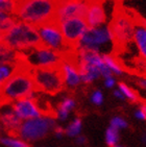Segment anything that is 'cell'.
Instances as JSON below:
<instances>
[{
	"mask_svg": "<svg viewBox=\"0 0 146 147\" xmlns=\"http://www.w3.org/2000/svg\"><path fill=\"white\" fill-rule=\"evenodd\" d=\"M29 66L23 59L22 53L18 51L17 67L14 73L0 87V105L11 102L23 98H29L36 93L34 84Z\"/></svg>",
	"mask_w": 146,
	"mask_h": 147,
	"instance_id": "cell-1",
	"label": "cell"
},
{
	"mask_svg": "<svg viewBox=\"0 0 146 147\" xmlns=\"http://www.w3.org/2000/svg\"><path fill=\"white\" fill-rule=\"evenodd\" d=\"M59 2V0H16L14 16L21 22L38 28L55 20Z\"/></svg>",
	"mask_w": 146,
	"mask_h": 147,
	"instance_id": "cell-2",
	"label": "cell"
},
{
	"mask_svg": "<svg viewBox=\"0 0 146 147\" xmlns=\"http://www.w3.org/2000/svg\"><path fill=\"white\" fill-rule=\"evenodd\" d=\"M115 49L114 37L109 24L89 27L75 47V50H90L100 54H114Z\"/></svg>",
	"mask_w": 146,
	"mask_h": 147,
	"instance_id": "cell-3",
	"label": "cell"
},
{
	"mask_svg": "<svg viewBox=\"0 0 146 147\" xmlns=\"http://www.w3.org/2000/svg\"><path fill=\"white\" fill-rule=\"evenodd\" d=\"M2 42L13 50L19 52H25L43 45L38 29L19 20L7 32L3 34Z\"/></svg>",
	"mask_w": 146,
	"mask_h": 147,
	"instance_id": "cell-4",
	"label": "cell"
},
{
	"mask_svg": "<svg viewBox=\"0 0 146 147\" xmlns=\"http://www.w3.org/2000/svg\"><path fill=\"white\" fill-rule=\"evenodd\" d=\"M31 75L34 79L36 92L48 94V95H56L65 89L61 68H34L31 70Z\"/></svg>",
	"mask_w": 146,
	"mask_h": 147,
	"instance_id": "cell-5",
	"label": "cell"
},
{
	"mask_svg": "<svg viewBox=\"0 0 146 147\" xmlns=\"http://www.w3.org/2000/svg\"><path fill=\"white\" fill-rule=\"evenodd\" d=\"M56 126L55 120L49 117L29 119L21 122L17 131V137H20L23 141L34 142L46 138L49 134L54 130Z\"/></svg>",
	"mask_w": 146,
	"mask_h": 147,
	"instance_id": "cell-6",
	"label": "cell"
},
{
	"mask_svg": "<svg viewBox=\"0 0 146 147\" xmlns=\"http://www.w3.org/2000/svg\"><path fill=\"white\" fill-rule=\"evenodd\" d=\"M23 59L30 68L55 69L59 68L64 55L44 45H40L30 50L21 52Z\"/></svg>",
	"mask_w": 146,
	"mask_h": 147,
	"instance_id": "cell-7",
	"label": "cell"
},
{
	"mask_svg": "<svg viewBox=\"0 0 146 147\" xmlns=\"http://www.w3.org/2000/svg\"><path fill=\"white\" fill-rule=\"evenodd\" d=\"M135 24L136 21H134L130 16L123 14L122 11H116L115 16L109 23L113 32L116 49H122L132 43Z\"/></svg>",
	"mask_w": 146,
	"mask_h": 147,
	"instance_id": "cell-8",
	"label": "cell"
},
{
	"mask_svg": "<svg viewBox=\"0 0 146 147\" xmlns=\"http://www.w3.org/2000/svg\"><path fill=\"white\" fill-rule=\"evenodd\" d=\"M36 29H38L42 44L48 48L52 49L56 52H59L63 55L75 51L67 45V43L61 32L59 23L56 22L55 20L45 23Z\"/></svg>",
	"mask_w": 146,
	"mask_h": 147,
	"instance_id": "cell-9",
	"label": "cell"
},
{
	"mask_svg": "<svg viewBox=\"0 0 146 147\" xmlns=\"http://www.w3.org/2000/svg\"><path fill=\"white\" fill-rule=\"evenodd\" d=\"M59 26L67 45L74 50L82 34L89 28L84 18H71L64 20L59 23Z\"/></svg>",
	"mask_w": 146,
	"mask_h": 147,
	"instance_id": "cell-10",
	"label": "cell"
},
{
	"mask_svg": "<svg viewBox=\"0 0 146 147\" xmlns=\"http://www.w3.org/2000/svg\"><path fill=\"white\" fill-rule=\"evenodd\" d=\"M87 7L88 0H61L56 9V22L71 18H84Z\"/></svg>",
	"mask_w": 146,
	"mask_h": 147,
	"instance_id": "cell-11",
	"label": "cell"
},
{
	"mask_svg": "<svg viewBox=\"0 0 146 147\" xmlns=\"http://www.w3.org/2000/svg\"><path fill=\"white\" fill-rule=\"evenodd\" d=\"M84 18L89 27H98L110 23L102 0H88L87 11Z\"/></svg>",
	"mask_w": 146,
	"mask_h": 147,
	"instance_id": "cell-12",
	"label": "cell"
},
{
	"mask_svg": "<svg viewBox=\"0 0 146 147\" xmlns=\"http://www.w3.org/2000/svg\"><path fill=\"white\" fill-rule=\"evenodd\" d=\"M11 105L16 116L20 120H29V119L43 117L34 100L31 97L16 100L15 102H11Z\"/></svg>",
	"mask_w": 146,
	"mask_h": 147,
	"instance_id": "cell-13",
	"label": "cell"
},
{
	"mask_svg": "<svg viewBox=\"0 0 146 147\" xmlns=\"http://www.w3.org/2000/svg\"><path fill=\"white\" fill-rule=\"evenodd\" d=\"M132 42L136 46L141 59L146 61V27L142 25L139 21L135 24Z\"/></svg>",
	"mask_w": 146,
	"mask_h": 147,
	"instance_id": "cell-14",
	"label": "cell"
},
{
	"mask_svg": "<svg viewBox=\"0 0 146 147\" xmlns=\"http://www.w3.org/2000/svg\"><path fill=\"white\" fill-rule=\"evenodd\" d=\"M76 64H77V68L79 71V75H80V80L86 85H90L94 80L100 77L99 69L95 66L80 62H76Z\"/></svg>",
	"mask_w": 146,
	"mask_h": 147,
	"instance_id": "cell-15",
	"label": "cell"
},
{
	"mask_svg": "<svg viewBox=\"0 0 146 147\" xmlns=\"http://www.w3.org/2000/svg\"><path fill=\"white\" fill-rule=\"evenodd\" d=\"M75 107V100L71 97H66L62 100V102L57 105V108L55 109L56 111V118L59 120H66L68 118L69 112Z\"/></svg>",
	"mask_w": 146,
	"mask_h": 147,
	"instance_id": "cell-16",
	"label": "cell"
},
{
	"mask_svg": "<svg viewBox=\"0 0 146 147\" xmlns=\"http://www.w3.org/2000/svg\"><path fill=\"white\" fill-rule=\"evenodd\" d=\"M102 59H103L105 66L112 72V74L120 76L124 73V71H125L124 67L121 65V63L114 54H102Z\"/></svg>",
	"mask_w": 146,
	"mask_h": 147,
	"instance_id": "cell-17",
	"label": "cell"
},
{
	"mask_svg": "<svg viewBox=\"0 0 146 147\" xmlns=\"http://www.w3.org/2000/svg\"><path fill=\"white\" fill-rule=\"evenodd\" d=\"M18 19L14 15H9L3 11H0V34L3 37V34L7 32L9 29L15 25Z\"/></svg>",
	"mask_w": 146,
	"mask_h": 147,
	"instance_id": "cell-18",
	"label": "cell"
},
{
	"mask_svg": "<svg viewBox=\"0 0 146 147\" xmlns=\"http://www.w3.org/2000/svg\"><path fill=\"white\" fill-rule=\"evenodd\" d=\"M18 62V61H17ZM17 67V63H0V87L5 80L9 78L11 74L14 73L15 69Z\"/></svg>",
	"mask_w": 146,
	"mask_h": 147,
	"instance_id": "cell-19",
	"label": "cell"
},
{
	"mask_svg": "<svg viewBox=\"0 0 146 147\" xmlns=\"http://www.w3.org/2000/svg\"><path fill=\"white\" fill-rule=\"evenodd\" d=\"M118 90L123 94V96L125 97V98H128L130 101H132V102L140 101V98H139V95L137 94V92L132 90L130 87H128L126 84H124V82H119Z\"/></svg>",
	"mask_w": 146,
	"mask_h": 147,
	"instance_id": "cell-20",
	"label": "cell"
},
{
	"mask_svg": "<svg viewBox=\"0 0 146 147\" xmlns=\"http://www.w3.org/2000/svg\"><path fill=\"white\" fill-rule=\"evenodd\" d=\"M0 143L6 147H31V145L27 142L20 140L16 138H9V137H1L0 138Z\"/></svg>",
	"mask_w": 146,
	"mask_h": 147,
	"instance_id": "cell-21",
	"label": "cell"
},
{
	"mask_svg": "<svg viewBox=\"0 0 146 147\" xmlns=\"http://www.w3.org/2000/svg\"><path fill=\"white\" fill-rule=\"evenodd\" d=\"M82 120L79 118L74 119L70 124L68 125V127L65 129V134L69 137H76L79 135L80 130H82Z\"/></svg>",
	"mask_w": 146,
	"mask_h": 147,
	"instance_id": "cell-22",
	"label": "cell"
},
{
	"mask_svg": "<svg viewBox=\"0 0 146 147\" xmlns=\"http://www.w3.org/2000/svg\"><path fill=\"white\" fill-rule=\"evenodd\" d=\"M105 141H107V144L110 147H114L116 146V144L118 143L119 141V133L118 129H116L114 127H109L107 129V133H105Z\"/></svg>",
	"mask_w": 146,
	"mask_h": 147,
	"instance_id": "cell-23",
	"label": "cell"
},
{
	"mask_svg": "<svg viewBox=\"0 0 146 147\" xmlns=\"http://www.w3.org/2000/svg\"><path fill=\"white\" fill-rule=\"evenodd\" d=\"M111 126L116 129L119 128H126L127 127V122L124 119L120 118V117H115L114 119H112L111 121Z\"/></svg>",
	"mask_w": 146,
	"mask_h": 147,
	"instance_id": "cell-24",
	"label": "cell"
},
{
	"mask_svg": "<svg viewBox=\"0 0 146 147\" xmlns=\"http://www.w3.org/2000/svg\"><path fill=\"white\" fill-rule=\"evenodd\" d=\"M91 101L96 105H100L103 101V95H102V92L100 90H96L94 91L91 95Z\"/></svg>",
	"mask_w": 146,
	"mask_h": 147,
	"instance_id": "cell-25",
	"label": "cell"
},
{
	"mask_svg": "<svg viewBox=\"0 0 146 147\" xmlns=\"http://www.w3.org/2000/svg\"><path fill=\"white\" fill-rule=\"evenodd\" d=\"M116 85V78L114 76H110L107 77V78H104V86L109 89H112L114 86Z\"/></svg>",
	"mask_w": 146,
	"mask_h": 147,
	"instance_id": "cell-26",
	"label": "cell"
},
{
	"mask_svg": "<svg viewBox=\"0 0 146 147\" xmlns=\"http://www.w3.org/2000/svg\"><path fill=\"white\" fill-rule=\"evenodd\" d=\"M136 82H137V85L139 86L141 89H143V90L146 91V75L145 76H141V77H139V78H137Z\"/></svg>",
	"mask_w": 146,
	"mask_h": 147,
	"instance_id": "cell-27",
	"label": "cell"
},
{
	"mask_svg": "<svg viewBox=\"0 0 146 147\" xmlns=\"http://www.w3.org/2000/svg\"><path fill=\"white\" fill-rule=\"evenodd\" d=\"M53 133H54V135H55V137H57V138H62L63 135L65 134V129L63 127H61V126H55Z\"/></svg>",
	"mask_w": 146,
	"mask_h": 147,
	"instance_id": "cell-28",
	"label": "cell"
},
{
	"mask_svg": "<svg viewBox=\"0 0 146 147\" xmlns=\"http://www.w3.org/2000/svg\"><path fill=\"white\" fill-rule=\"evenodd\" d=\"M135 116L137 117L138 119H141V120H146V116L144 112L142 110H137L135 113Z\"/></svg>",
	"mask_w": 146,
	"mask_h": 147,
	"instance_id": "cell-29",
	"label": "cell"
},
{
	"mask_svg": "<svg viewBox=\"0 0 146 147\" xmlns=\"http://www.w3.org/2000/svg\"><path fill=\"white\" fill-rule=\"evenodd\" d=\"M86 142H87V139H86V137H84V136H79L76 138V144L84 145Z\"/></svg>",
	"mask_w": 146,
	"mask_h": 147,
	"instance_id": "cell-30",
	"label": "cell"
},
{
	"mask_svg": "<svg viewBox=\"0 0 146 147\" xmlns=\"http://www.w3.org/2000/svg\"><path fill=\"white\" fill-rule=\"evenodd\" d=\"M114 95H115V97L121 99V100H124V99H125V97L123 96V94L121 93L119 90H115V91H114Z\"/></svg>",
	"mask_w": 146,
	"mask_h": 147,
	"instance_id": "cell-31",
	"label": "cell"
},
{
	"mask_svg": "<svg viewBox=\"0 0 146 147\" xmlns=\"http://www.w3.org/2000/svg\"><path fill=\"white\" fill-rule=\"evenodd\" d=\"M139 22H140L141 24H142V25H143V26H145V27H146V19H142V20H141V21H140V20H139Z\"/></svg>",
	"mask_w": 146,
	"mask_h": 147,
	"instance_id": "cell-32",
	"label": "cell"
},
{
	"mask_svg": "<svg viewBox=\"0 0 146 147\" xmlns=\"http://www.w3.org/2000/svg\"><path fill=\"white\" fill-rule=\"evenodd\" d=\"M143 142L144 143H146V135H144L143 136Z\"/></svg>",
	"mask_w": 146,
	"mask_h": 147,
	"instance_id": "cell-33",
	"label": "cell"
},
{
	"mask_svg": "<svg viewBox=\"0 0 146 147\" xmlns=\"http://www.w3.org/2000/svg\"><path fill=\"white\" fill-rule=\"evenodd\" d=\"M114 147H121V146H117V145H116V146H114Z\"/></svg>",
	"mask_w": 146,
	"mask_h": 147,
	"instance_id": "cell-34",
	"label": "cell"
},
{
	"mask_svg": "<svg viewBox=\"0 0 146 147\" xmlns=\"http://www.w3.org/2000/svg\"><path fill=\"white\" fill-rule=\"evenodd\" d=\"M0 1H3V0H0Z\"/></svg>",
	"mask_w": 146,
	"mask_h": 147,
	"instance_id": "cell-35",
	"label": "cell"
}]
</instances>
